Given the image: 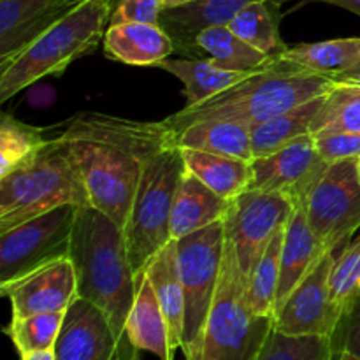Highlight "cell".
Here are the masks:
<instances>
[{
    "label": "cell",
    "instance_id": "1",
    "mask_svg": "<svg viewBox=\"0 0 360 360\" xmlns=\"http://www.w3.org/2000/svg\"><path fill=\"white\" fill-rule=\"evenodd\" d=\"M76 164L91 207L125 227L144 165L158 151L174 146L165 122H139L104 112H81L58 134Z\"/></svg>",
    "mask_w": 360,
    "mask_h": 360
},
{
    "label": "cell",
    "instance_id": "2",
    "mask_svg": "<svg viewBox=\"0 0 360 360\" xmlns=\"http://www.w3.org/2000/svg\"><path fill=\"white\" fill-rule=\"evenodd\" d=\"M69 257L76 267L79 297L104 313L123 347L136 348L127 334V320L136 301L137 278L123 229L97 207H79Z\"/></svg>",
    "mask_w": 360,
    "mask_h": 360
},
{
    "label": "cell",
    "instance_id": "3",
    "mask_svg": "<svg viewBox=\"0 0 360 360\" xmlns=\"http://www.w3.org/2000/svg\"><path fill=\"white\" fill-rule=\"evenodd\" d=\"M334 83L333 77L278 56L266 69L252 72L202 104L179 109L164 122L172 132L206 120H232L253 127L327 94Z\"/></svg>",
    "mask_w": 360,
    "mask_h": 360
},
{
    "label": "cell",
    "instance_id": "4",
    "mask_svg": "<svg viewBox=\"0 0 360 360\" xmlns=\"http://www.w3.org/2000/svg\"><path fill=\"white\" fill-rule=\"evenodd\" d=\"M118 0H84L60 18L13 60L0 65V102L46 76H60L76 60L90 55L104 39Z\"/></svg>",
    "mask_w": 360,
    "mask_h": 360
},
{
    "label": "cell",
    "instance_id": "5",
    "mask_svg": "<svg viewBox=\"0 0 360 360\" xmlns=\"http://www.w3.org/2000/svg\"><path fill=\"white\" fill-rule=\"evenodd\" d=\"M90 207L86 185L58 137L0 178V234L60 206Z\"/></svg>",
    "mask_w": 360,
    "mask_h": 360
},
{
    "label": "cell",
    "instance_id": "6",
    "mask_svg": "<svg viewBox=\"0 0 360 360\" xmlns=\"http://www.w3.org/2000/svg\"><path fill=\"white\" fill-rule=\"evenodd\" d=\"M246 278L231 243L225 239L217 295L195 350L186 360H257L274 329V319L250 311Z\"/></svg>",
    "mask_w": 360,
    "mask_h": 360
},
{
    "label": "cell",
    "instance_id": "7",
    "mask_svg": "<svg viewBox=\"0 0 360 360\" xmlns=\"http://www.w3.org/2000/svg\"><path fill=\"white\" fill-rule=\"evenodd\" d=\"M185 171L181 148L178 146L158 151L144 165L129 218L123 227L127 252L137 280L150 260L172 241V206Z\"/></svg>",
    "mask_w": 360,
    "mask_h": 360
},
{
    "label": "cell",
    "instance_id": "8",
    "mask_svg": "<svg viewBox=\"0 0 360 360\" xmlns=\"http://www.w3.org/2000/svg\"><path fill=\"white\" fill-rule=\"evenodd\" d=\"M176 252L186 306L181 350L188 357L199 343L217 295L225 252L224 220L176 239Z\"/></svg>",
    "mask_w": 360,
    "mask_h": 360
},
{
    "label": "cell",
    "instance_id": "9",
    "mask_svg": "<svg viewBox=\"0 0 360 360\" xmlns=\"http://www.w3.org/2000/svg\"><path fill=\"white\" fill-rule=\"evenodd\" d=\"M79 207L60 206L0 234V285L69 257Z\"/></svg>",
    "mask_w": 360,
    "mask_h": 360
},
{
    "label": "cell",
    "instance_id": "10",
    "mask_svg": "<svg viewBox=\"0 0 360 360\" xmlns=\"http://www.w3.org/2000/svg\"><path fill=\"white\" fill-rule=\"evenodd\" d=\"M304 210L313 232L327 252L347 246L360 227L357 158L329 164Z\"/></svg>",
    "mask_w": 360,
    "mask_h": 360
},
{
    "label": "cell",
    "instance_id": "11",
    "mask_svg": "<svg viewBox=\"0 0 360 360\" xmlns=\"http://www.w3.org/2000/svg\"><path fill=\"white\" fill-rule=\"evenodd\" d=\"M292 211L294 206L285 197L259 190H245L231 200L224 218L225 239L234 248L246 280Z\"/></svg>",
    "mask_w": 360,
    "mask_h": 360
},
{
    "label": "cell",
    "instance_id": "12",
    "mask_svg": "<svg viewBox=\"0 0 360 360\" xmlns=\"http://www.w3.org/2000/svg\"><path fill=\"white\" fill-rule=\"evenodd\" d=\"M327 167L329 162L323 160L315 137L309 134L267 157L253 158L248 190L281 195L294 207H306Z\"/></svg>",
    "mask_w": 360,
    "mask_h": 360
},
{
    "label": "cell",
    "instance_id": "13",
    "mask_svg": "<svg viewBox=\"0 0 360 360\" xmlns=\"http://www.w3.org/2000/svg\"><path fill=\"white\" fill-rule=\"evenodd\" d=\"M336 252L322 257L311 273L290 292L274 315V329L287 336L333 338L341 316L330 301L329 274Z\"/></svg>",
    "mask_w": 360,
    "mask_h": 360
},
{
    "label": "cell",
    "instance_id": "14",
    "mask_svg": "<svg viewBox=\"0 0 360 360\" xmlns=\"http://www.w3.org/2000/svg\"><path fill=\"white\" fill-rule=\"evenodd\" d=\"M56 360H141L137 348L123 347L104 313L77 297L65 311L55 345Z\"/></svg>",
    "mask_w": 360,
    "mask_h": 360
},
{
    "label": "cell",
    "instance_id": "15",
    "mask_svg": "<svg viewBox=\"0 0 360 360\" xmlns=\"http://www.w3.org/2000/svg\"><path fill=\"white\" fill-rule=\"evenodd\" d=\"M0 294L9 299L11 319L37 313L67 311L79 297L76 267L70 257L49 262L11 283L0 285Z\"/></svg>",
    "mask_w": 360,
    "mask_h": 360
},
{
    "label": "cell",
    "instance_id": "16",
    "mask_svg": "<svg viewBox=\"0 0 360 360\" xmlns=\"http://www.w3.org/2000/svg\"><path fill=\"white\" fill-rule=\"evenodd\" d=\"M70 9L62 0H0V65L20 55Z\"/></svg>",
    "mask_w": 360,
    "mask_h": 360
},
{
    "label": "cell",
    "instance_id": "17",
    "mask_svg": "<svg viewBox=\"0 0 360 360\" xmlns=\"http://www.w3.org/2000/svg\"><path fill=\"white\" fill-rule=\"evenodd\" d=\"M259 0H192L169 7L160 14L158 25L172 39L176 53L195 55L197 37L213 27H229L246 6Z\"/></svg>",
    "mask_w": 360,
    "mask_h": 360
},
{
    "label": "cell",
    "instance_id": "18",
    "mask_svg": "<svg viewBox=\"0 0 360 360\" xmlns=\"http://www.w3.org/2000/svg\"><path fill=\"white\" fill-rule=\"evenodd\" d=\"M102 46L108 58L136 67H157L176 53L172 39L158 23L109 25Z\"/></svg>",
    "mask_w": 360,
    "mask_h": 360
},
{
    "label": "cell",
    "instance_id": "19",
    "mask_svg": "<svg viewBox=\"0 0 360 360\" xmlns=\"http://www.w3.org/2000/svg\"><path fill=\"white\" fill-rule=\"evenodd\" d=\"M327 252L313 232L304 207H294L285 227L276 311L290 292L308 276ZM276 315V313H274Z\"/></svg>",
    "mask_w": 360,
    "mask_h": 360
},
{
    "label": "cell",
    "instance_id": "20",
    "mask_svg": "<svg viewBox=\"0 0 360 360\" xmlns=\"http://www.w3.org/2000/svg\"><path fill=\"white\" fill-rule=\"evenodd\" d=\"M127 334L137 350L150 352L160 360H172L178 350L157 294L144 273L137 280V294L127 320Z\"/></svg>",
    "mask_w": 360,
    "mask_h": 360
},
{
    "label": "cell",
    "instance_id": "21",
    "mask_svg": "<svg viewBox=\"0 0 360 360\" xmlns=\"http://www.w3.org/2000/svg\"><path fill=\"white\" fill-rule=\"evenodd\" d=\"M229 206H231V200L218 195L210 186L204 185L197 176H193L190 171H185L181 181H179L178 192H176L174 206H172V239H181L224 220Z\"/></svg>",
    "mask_w": 360,
    "mask_h": 360
},
{
    "label": "cell",
    "instance_id": "22",
    "mask_svg": "<svg viewBox=\"0 0 360 360\" xmlns=\"http://www.w3.org/2000/svg\"><path fill=\"white\" fill-rule=\"evenodd\" d=\"M174 134V146L224 157L253 160L252 127L232 120H206L183 127Z\"/></svg>",
    "mask_w": 360,
    "mask_h": 360
},
{
    "label": "cell",
    "instance_id": "23",
    "mask_svg": "<svg viewBox=\"0 0 360 360\" xmlns=\"http://www.w3.org/2000/svg\"><path fill=\"white\" fill-rule=\"evenodd\" d=\"M155 294H157L160 308L171 329L172 341L176 348L183 347L185 340V290H183L181 276L178 267V252L176 239L164 246L144 269Z\"/></svg>",
    "mask_w": 360,
    "mask_h": 360
},
{
    "label": "cell",
    "instance_id": "24",
    "mask_svg": "<svg viewBox=\"0 0 360 360\" xmlns=\"http://www.w3.org/2000/svg\"><path fill=\"white\" fill-rule=\"evenodd\" d=\"M158 69L178 77L185 86V108L199 105L210 101L220 91L234 86L252 72H238L218 65L213 58H165L158 63Z\"/></svg>",
    "mask_w": 360,
    "mask_h": 360
},
{
    "label": "cell",
    "instance_id": "25",
    "mask_svg": "<svg viewBox=\"0 0 360 360\" xmlns=\"http://www.w3.org/2000/svg\"><path fill=\"white\" fill-rule=\"evenodd\" d=\"M186 171L200 179L213 192L227 200H234L239 193L248 190L252 179V162L206 151L181 148Z\"/></svg>",
    "mask_w": 360,
    "mask_h": 360
},
{
    "label": "cell",
    "instance_id": "26",
    "mask_svg": "<svg viewBox=\"0 0 360 360\" xmlns=\"http://www.w3.org/2000/svg\"><path fill=\"white\" fill-rule=\"evenodd\" d=\"M326 95L311 98L283 115L271 118L267 122L252 127V150L253 158L267 157L274 151L281 150L292 141L311 134L313 122L322 109Z\"/></svg>",
    "mask_w": 360,
    "mask_h": 360
},
{
    "label": "cell",
    "instance_id": "27",
    "mask_svg": "<svg viewBox=\"0 0 360 360\" xmlns=\"http://www.w3.org/2000/svg\"><path fill=\"white\" fill-rule=\"evenodd\" d=\"M280 58L322 76L336 77L360 62V37L330 39L309 44L288 46Z\"/></svg>",
    "mask_w": 360,
    "mask_h": 360
},
{
    "label": "cell",
    "instance_id": "28",
    "mask_svg": "<svg viewBox=\"0 0 360 360\" xmlns=\"http://www.w3.org/2000/svg\"><path fill=\"white\" fill-rule=\"evenodd\" d=\"M199 51H206L220 67L238 72H257L276 58L243 41L229 27H213L197 37Z\"/></svg>",
    "mask_w": 360,
    "mask_h": 360
},
{
    "label": "cell",
    "instance_id": "29",
    "mask_svg": "<svg viewBox=\"0 0 360 360\" xmlns=\"http://www.w3.org/2000/svg\"><path fill=\"white\" fill-rule=\"evenodd\" d=\"M278 7L269 0L250 4L231 21L229 28L259 51L278 58L288 48L281 41Z\"/></svg>",
    "mask_w": 360,
    "mask_h": 360
},
{
    "label": "cell",
    "instance_id": "30",
    "mask_svg": "<svg viewBox=\"0 0 360 360\" xmlns=\"http://www.w3.org/2000/svg\"><path fill=\"white\" fill-rule=\"evenodd\" d=\"M285 227L278 231V234L269 243L264 255L260 257L259 264L253 269V273L246 280L245 301L248 304L250 311H253L255 315L274 319V313H276V297L278 285H280L281 248H283Z\"/></svg>",
    "mask_w": 360,
    "mask_h": 360
},
{
    "label": "cell",
    "instance_id": "31",
    "mask_svg": "<svg viewBox=\"0 0 360 360\" xmlns=\"http://www.w3.org/2000/svg\"><path fill=\"white\" fill-rule=\"evenodd\" d=\"M338 132L360 134V86L334 83L327 91L322 109L311 127L313 137H326Z\"/></svg>",
    "mask_w": 360,
    "mask_h": 360
},
{
    "label": "cell",
    "instance_id": "32",
    "mask_svg": "<svg viewBox=\"0 0 360 360\" xmlns=\"http://www.w3.org/2000/svg\"><path fill=\"white\" fill-rule=\"evenodd\" d=\"M65 311L37 313V315L11 319L6 327V334L20 355L34 354V352L53 350L62 330Z\"/></svg>",
    "mask_w": 360,
    "mask_h": 360
},
{
    "label": "cell",
    "instance_id": "33",
    "mask_svg": "<svg viewBox=\"0 0 360 360\" xmlns=\"http://www.w3.org/2000/svg\"><path fill=\"white\" fill-rule=\"evenodd\" d=\"M330 301L343 319L360 299V236L343 246L329 274Z\"/></svg>",
    "mask_w": 360,
    "mask_h": 360
},
{
    "label": "cell",
    "instance_id": "34",
    "mask_svg": "<svg viewBox=\"0 0 360 360\" xmlns=\"http://www.w3.org/2000/svg\"><path fill=\"white\" fill-rule=\"evenodd\" d=\"M46 139L39 129L20 122L9 112L0 118V178L9 174L18 164L30 157Z\"/></svg>",
    "mask_w": 360,
    "mask_h": 360
},
{
    "label": "cell",
    "instance_id": "35",
    "mask_svg": "<svg viewBox=\"0 0 360 360\" xmlns=\"http://www.w3.org/2000/svg\"><path fill=\"white\" fill-rule=\"evenodd\" d=\"M333 340L327 336H287L273 333L257 360H333Z\"/></svg>",
    "mask_w": 360,
    "mask_h": 360
},
{
    "label": "cell",
    "instance_id": "36",
    "mask_svg": "<svg viewBox=\"0 0 360 360\" xmlns=\"http://www.w3.org/2000/svg\"><path fill=\"white\" fill-rule=\"evenodd\" d=\"M164 0H118L111 23H158Z\"/></svg>",
    "mask_w": 360,
    "mask_h": 360
},
{
    "label": "cell",
    "instance_id": "37",
    "mask_svg": "<svg viewBox=\"0 0 360 360\" xmlns=\"http://www.w3.org/2000/svg\"><path fill=\"white\" fill-rule=\"evenodd\" d=\"M315 141L319 153L329 164L360 157V134L338 132L326 137H315Z\"/></svg>",
    "mask_w": 360,
    "mask_h": 360
},
{
    "label": "cell",
    "instance_id": "38",
    "mask_svg": "<svg viewBox=\"0 0 360 360\" xmlns=\"http://www.w3.org/2000/svg\"><path fill=\"white\" fill-rule=\"evenodd\" d=\"M333 348L336 357L343 352L360 359V299L350 311L340 320L333 334Z\"/></svg>",
    "mask_w": 360,
    "mask_h": 360
},
{
    "label": "cell",
    "instance_id": "39",
    "mask_svg": "<svg viewBox=\"0 0 360 360\" xmlns=\"http://www.w3.org/2000/svg\"><path fill=\"white\" fill-rule=\"evenodd\" d=\"M304 2H320V4H333V6L343 7L350 13L360 16V0H304Z\"/></svg>",
    "mask_w": 360,
    "mask_h": 360
},
{
    "label": "cell",
    "instance_id": "40",
    "mask_svg": "<svg viewBox=\"0 0 360 360\" xmlns=\"http://www.w3.org/2000/svg\"><path fill=\"white\" fill-rule=\"evenodd\" d=\"M333 79L338 81V83L357 84V86H360V62L355 67H352V69H348L347 72L338 74V76L333 77Z\"/></svg>",
    "mask_w": 360,
    "mask_h": 360
},
{
    "label": "cell",
    "instance_id": "41",
    "mask_svg": "<svg viewBox=\"0 0 360 360\" xmlns=\"http://www.w3.org/2000/svg\"><path fill=\"white\" fill-rule=\"evenodd\" d=\"M21 360H56L55 359V348L53 350H42V352H34V354L20 355Z\"/></svg>",
    "mask_w": 360,
    "mask_h": 360
},
{
    "label": "cell",
    "instance_id": "42",
    "mask_svg": "<svg viewBox=\"0 0 360 360\" xmlns=\"http://www.w3.org/2000/svg\"><path fill=\"white\" fill-rule=\"evenodd\" d=\"M188 2H192V0H164V9L183 6V4H188Z\"/></svg>",
    "mask_w": 360,
    "mask_h": 360
},
{
    "label": "cell",
    "instance_id": "43",
    "mask_svg": "<svg viewBox=\"0 0 360 360\" xmlns=\"http://www.w3.org/2000/svg\"><path fill=\"white\" fill-rule=\"evenodd\" d=\"M338 360H360V359H359V357H355V355L347 354V352H343V354L338 355Z\"/></svg>",
    "mask_w": 360,
    "mask_h": 360
},
{
    "label": "cell",
    "instance_id": "44",
    "mask_svg": "<svg viewBox=\"0 0 360 360\" xmlns=\"http://www.w3.org/2000/svg\"><path fill=\"white\" fill-rule=\"evenodd\" d=\"M62 2H65V4H69V6H77V4H81V2H84V0H62Z\"/></svg>",
    "mask_w": 360,
    "mask_h": 360
},
{
    "label": "cell",
    "instance_id": "45",
    "mask_svg": "<svg viewBox=\"0 0 360 360\" xmlns=\"http://www.w3.org/2000/svg\"><path fill=\"white\" fill-rule=\"evenodd\" d=\"M269 2H273V4H276V6H281V4H285V2H288V0H269Z\"/></svg>",
    "mask_w": 360,
    "mask_h": 360
},
{
    "label": "cell",
    "instance_id": "46",
    "mask_svg": "<svg viewBox=\"0 0 360 360\" xmlns=\"http://www.w3.org/2000/svg\"><path fill=\"white\" fill-rule=\"evenodd\" d=\"M357 176H359V181H360V157L357 158Z\"/></svg>",
    "mask_w": 360,
    "mask_h": 360
}]
</instances>
